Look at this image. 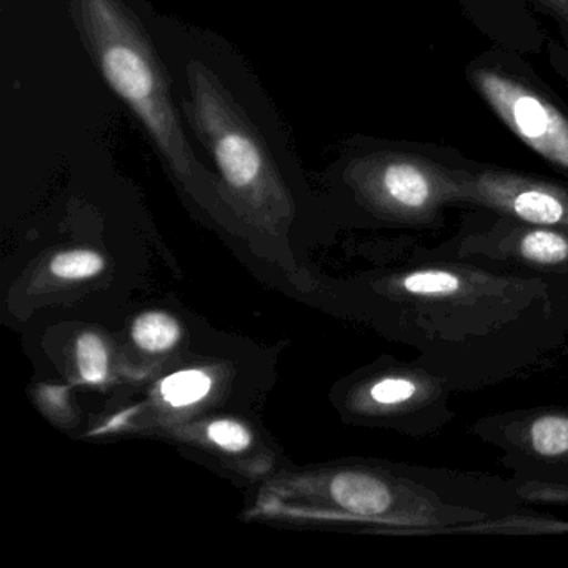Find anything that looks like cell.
Here are the masks:
<instances>
[{"label":"cell","instance_id":"cell-7","mask_svg":"<svg viewBox=\"0 0 568 568\" xmlns=\"http://www.w3.org/2000/svg\"><path fill=\"white\" fill-rule=\"evenodd\" d=\"M464 207L568 231V185L518 172L458 171Z\"/></svg>","mask_w":568,"mask_h":568},{"label":"cell","instance_id":"cell-3","mask_svg":"<svg viewBox=\"0 0 568 568\" xmlns=\"http://www.w3.org/2000/svg\"><path fill=\"white\" fill-rule=\"evenodd\" d=\"M471 434L500 452L525 504L568 505V407L537 405L478 418Z\"/></svg>","mask_w":568,"mask_h":568},{"label":"cell","instance_id":"cell-2","mask_svg":"<svg viewBox=\"0 0 568 568\" xmlns=\"http://www.w3.org/2000/svg\"><path fill=\"white\" fill-rule=\"evenodd\" d=\"M74 8L99 71L144 125L162 158L181 178L202 172L161 59L131 9L122 0H74Z\"/></svg>","mask_w":568,"mask_h":568},{"label":"cell","instance_id":"cell-4","mask_svg":"<svg viewBox=\"0 0 568 568\" xmlns=\"http://www.w3.org/2000/svg\"><path fill=\"white\" fill-rule=\"evenodd\" d=\"M351 178L372 211L405 227H440L445 209L462 205L458 171L415 155H367L352 164Z\"/></svg>","mask_w":568,"mask_h":568},{"label":"cell","instance_id":"cell-1","mask_svg":"<svg viewBox=\"0 0 568 568\" xmlns=\"http://www.w3.org/2000/svg\"><path fill=\"white\" fill-rule=\"evenodd\" d=\"M382 325L455 392L520 377L568 341V297L548 282L475 258L414 248L382 277Z\"/></svg>","mask_w":568,"mask_h":568},{"label":"cell","instance_id":"cell-5","mask_svg":"<svg viewBox=\"0 0 568 568\" xmlns=\"http://www.w3.org/2000/svg\"><path fill=\"white\" fill-rule=\"evenodd\" d=\"M481 212L468 217L450 241L422 251L514 268L548 282L568 297V231Z\"/></svg>","mask_w":568,"mask_h":568},{"label":"cell","instance_id":"cell-8","mask_svg":"<svg viewBox=\"0 0 568 568\" xmlns=\"http://www.w3.org/2000/svg\"><path fill=\"white\" fill-rule=\"evenodd\" d=\"M475 88L495 114L548 164L568 172V119L521 82L494 71H475Z\"/></svg>","mask_w":568,"mask_h":568},{"label":"cell","instance_id":"cell-13","mask_svg":"<svg viewBox=\"0 0 568 568\" xmlns=\"http://www.w3.org/2000/svg\"><path fill=\"white\" fill-rule=\"evenodd\" d=\"M209 438L229 452H241L251 445V434L242 424L234 420H219L209 425Z\"/></svg>","mask_w":568,"mask_h":568},{"label":"cell","instance_id":"cell-12","mask_svg":"<svg viewBox=\"0 0 568 568\" xmlns=\"http://www.w3.org/2000/svg\"><path fill=\"white\" fill-rule=\"evenodd\" d=\"M104 268V258L92 251H72L55 255L51 262L52 274L68 281L94 277Z\"/></svg>","mask_w":568,"mask_h":568},{"label":"cell","instance_id":"cell-10","mask_svg":"<svg viewBox=\"0 0 568 568\" xmlns=\"http://www.w3.org/2000/svg\"><path fill=\"white\" fill-rule=\"evenodd\" d=\"M212 381L201 371H185L171 375L162 382V397L174 407L195 404L211 390Z\"/></svg>","mask_w":568,"mask_h":568},{"label":"cell","instance_id":"cell-9","mask_svg":"<svg viewBox=\"0 0 568 568\" xmlns=\"http://www.w3.org/2000/svg\"><path fill=\"white\" fill-rule=\"evenodd\" d=\"M132 337L139 347L149 352H164L174 347L181 337V327L175 318L162 312L141 315L132 327Z\"/></svg>","mask_w":568,"mask_h":568},{"label":"cell","instance_id":"cell-11","mask_svg":"<svg viewBox=\"0 0 568 568\" xmlns=\"http://www.w3.org/2000/svg\"><path fill=\"white\" fill-rule=\"evenodd\" d=\"M79 374L88 384H101L108 377L109 355L104 342L95 334H84L75 345Z\"/></svg>","mask_w":568,"mask_h":568},{"label":"cell","instance_id":"cell-14","mask_svg":"<svg viewBox=\"0 0 568 568\" xmlns=\"http://www.w3.org/2000/svg\"><path fill=\"white\" fill-rule=\"evenodd\" d=\"M545 2L568 22V0H545Z\"/></svg>","mask_w":568,"mask_h":568},{"label":"cell","instance_id":"cell-15","mask_svg":"<svg viewBox=\"0 0 568 568\" xmlns=\"http://www.w3.org/2000/svg\"><path fill=\"white\" fill-rule=\"evenodd\" d=\"M567 374H568V371H567Z\"/></svg>","mask_w":568,"mask_h":568},{"label":"cell","instance_id":"cell-6","mask_svg":"<svg viewBox=\"0 0 568 568\" xmlns=\"http://www.w3.org/2000/svg\"><path fill=\"white\" fill-rule=\"evenodd\" d=\"M357 392V410L414 438L434 437L457 417L445 378L422 365L387 358Z\"/></svg>","mask_w":568,"mask_h":568}]
</instances>
